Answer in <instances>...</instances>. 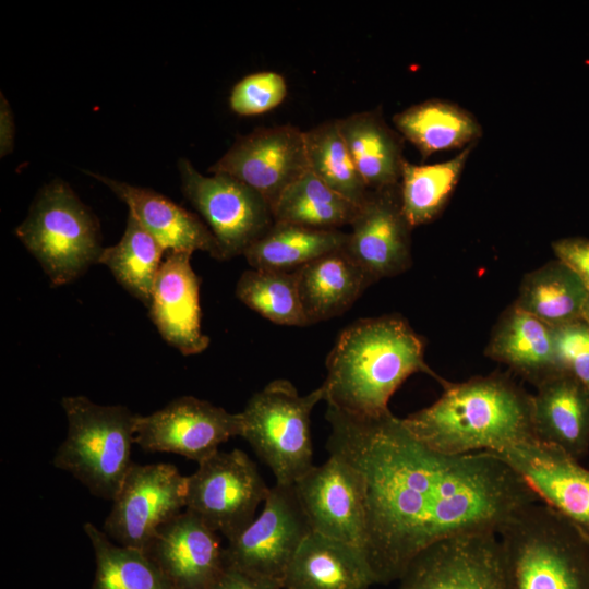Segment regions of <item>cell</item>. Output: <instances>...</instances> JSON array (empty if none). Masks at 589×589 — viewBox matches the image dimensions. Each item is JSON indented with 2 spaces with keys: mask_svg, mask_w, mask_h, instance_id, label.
I'll use <instances>...</instances> for the list:
<instances>
[{
  "mask_svg": "<svg viewBox=\"0 0 589 589\" xmlns=\"http://www.w3.org/2000/svg\"><path fill=\"white\" fill-rule=\"evenodd\" d=\"M560 371L577 378L589 390V322L584 318L554 328Z\"/></svg>",
  "mask_w": 589,
  "mask_h": 589,
  "instance_id": "cell-36",
  "label": "cell"
},
{
  "mask_svg": "<svg viewBox=\"0 0 589 589\" xmlns=\"http://www.w3.org/2000/svg\"><path fill=\"white\" fill-rule=\"evenodd\" d=\"M0 98V155L3 157L13 149L15 128L11 107L3 93Z\"/></svg>",
  "mask_w": 589,
  "mask_h": 589,
  "instance_id": "cell-38",
  "label": "cell"
},
{
  "mask_svg": "<svg viewBox=\"0 0 589 589\" xmlns=\"http://www.w3.org/2000/svg\"><path fill=\"white\" fill-rule=\"evenodd\" d=\"M208 589H259L253 582L240 573L225 567Z\"/></svg>",
  "mask_w": 589,
  "mask_h": 589,
  "instance_id": "cell-39",
  "label": "cell"
},
{
  "mask_svg": "<svg viewBox=\"0 0 589 589\" xmlns=\"http://www.w3.org/2000/svg\"><path fill=\"white\" fill-rule=\"evenodd\" d=\"M325 401L358 417H380L412 374L445 381L424 360V344L397 314L360 318L338 336L326 359Z\"/></svg>",
  "mask_w": 589,
  "mask_h": 589,
  "instance_id": "cell-3",
  "label": "cell"
},
{
  "mask_svg": "<svg viewBox=\"0 0 589 589\" xmlns=\"http://www.w3.org/2000/svg\"><path fill=\"white\" fill-rule=\"evenodd\" d=\"M286 79L275 71L250 73L239 80L231 88L229 107L232 112L248 117L268 112L286 98Z\"/></svg>",
  "mask_w": 589,
  "mask_h": 589,
  "instance_id": "cell-35",
  "label": "cell"
},
{
  "mask_svg": "<svg viewBox=\"0 0 589 589\" xmlns=\"http://www.w3.org/2000/svg\"><path fill=\"white\" fill-rule=\"evenodd\" d=\"M83 529L96 562L91 589H175L144 551L116 544L92 522Z\"/></svg>",
  "mask_w": 589,
  "mask_h": 589,
  "instance_id": "cell-32",
  "label": "cell"
},
{
  "mask_svg": "<svg viewBox=\"0 0 589 589\" xmlns=\"http://www.w3.org/2000/svg\"><path fill=\"white\" fill-rule=\"evenodd\" d=\"M192 253H165L148 306L160 336L183 356L203 352L209 338L202 332L200 281L191 265Z\"/></svg>",
  "mask_w": 589,
  "mask_h": 589,
  "instance_id": "cell-19",
  "label": "cell"
},
{
  "mask_svg": "<svg viewBox=\"0 0 589 589\" xmlns=\"http://www.w3.org/2000/svg\"><path fill=\"white\" fill-rule=\"evenodd\" d=\"M304 142L309 170L328 188L360 206L371 190L353 163L337 119L304 131Z\"/></svg>",
  "mask_w": 589,
  "mask_h": 589,
  "instance_id": "cell-33",
  "label": "cell"
},
{
  "mask_svg": "<svg viewBox=\"0 0 589 589\" xmlns=\"http://www.w3.org/2000/svg\"><path fill=\"white\" fill-rule=\"evenodd\" d=\"M187 481L173 465L132 462L104 532L119 545L143 551L156 531L185 507Z\"/></svg>",
  "mask_w": 589,
  "mask_h": 589,
  "instance_id": "cell-11",
  "label": "cell"
},
{
  "mask_svg": "<svg viewBox=\"0 0 589 589\" xmlns=\"http://www.w3.org/2000/svg\"><path fill=\"white\" fill-rule=\"evenodd\" d=\"M337 124L369 190L399 184L404 137L386 123L382 109L351 113L337 119Z\"/></svg>",
  "mask_w": 589,
  "mask_h": 589,
  "instance_id": "cell-25",
  "label": "cell"
},
{
  "mask_svg": "<svg viewBox=\"0 0 589 589\" xmlns=\"http://www.w3.org/2000/svg\"><path fill=\"white\" fill-rule=\"evenodd\" d=\"M325 399L323 385L300 396L288 380L269 382L253 394L241 413V436L269 467L276 484L293 485L313 465L310 417Z\"/></svg>",
  "mask_w": 589,
  "mask_h": 589,
  "instance_id": "cell-7",
  "label": "cell"
},
{
  "mask_svg": "<svg viewBox=\"0 0 589 589\" xmlns=\"http://www.w3.org/2000/svg\"><path fill=\"white\" fill-rule=\"evenodd\" d=\"M441 385L436 401L401 418L429 448L446 455L500 453L536 438L532 395L509 376L493 373Z\"/></svg>",
  "mask_w": 589,
  "mask_h": 589,
  "instance_id": "cell-2",
  "label": "cell"
},
{
  "mask_svg": "<svg viewBox=\"0 0 589 589\" xmlns=\"http://www.w3.org/2000/svg\"><path fill=\"white\" fill-rule=\"evenodd\" d=\"M582 318L589 322V294H588V298L584 308Z\"/></svg>",
  "mask_w": 589,
  "mask_h": 589,
  "instance_id": "cell-40",
  "label": "cell"
},
{
  "mask_svg": "<svg viewBox=\"0 0 589 589\" xmlns=\"http://www.w3.org/2000/svg\"><path fill=\"white\" fill-rule=\"evenodd\" d=\"M497 537L508 589H589V540L542 502Z\"/></svg>",
  "mask_w": 589,
  "mask_h": 589,
  "instance_id": "cell-4",
  "label": "cell"
},
{
  "mask_svg": "<svg viewBox=\"0 0 589 589\" xmlns=\"http://www.w3.org/2000/svg\"><path fill=\"white\" fill-rule=\"evenodd\" d=\"M236 296L274 324L310 325L301 304L296 271L247 269L238 279Z\"/></svg>",
  "mask_w": 589,
  "mask_h": 589,
  "instance_id": "cell-34",
  "label": "cell"
},
{
  "mask_svg": "<svg viewBox=\"0 0 589 589\" xmlns=\"http://www.w3.org/2000/svg\"><path fill=\"white\" fill-rule=\"evenodd\" d=\"M485 356L534 386L560 371L554 328L512 303L498 317Z\"/></svg>",
  "mask_w": 589,
  "mask_h": 589,
  "instance_id": "cell-23",
  "label": "cell"
},
{
  "mask_svg": "<svg viewBox=\"0 0 589 589\" xmlns=\"http://www.w3.org/2000/svg\"><path fill=\"white\" fill-rule=\"evenodd\" d=\"M68 432L52 464L70 472L89 492L113 500L131 465L140 414L120 405H98L85 396L61 400Z\"/></svg>",
  "mask_w": 589,
  "mask_h": 589,
  "instance_id": "cell-5",
  "label": "cell"
},
{
  "mask_svg": "<svg viewBox=\"0 0 589 589\" xmlns=\"http://www.w3.org/2000/svg\"><path fill=\"white\" fill-rule=\"evenodd\" d=\"M375 584L361 549L311 531L288 567L284 589H369Z\"/></svg>",
  "mask_w": 589,
  "mask_h": 589,
  "instance_id": "cell-22",
  "label": "cell"
},
{
  "mask_svg": "<svg viewBox=\"0 0 589 589\" xmlns=\"http://www.w3.org/2000/svg\"><path fill=\"white\" fill-rule=\"evenodd\" d=\"M164 253L159 242L129 213L121 239L104 248L98 263L148 309Z\"/></svg>",
  "mask_w": 589,
  "mask_h": 589,
  "instance_id": "cell-30",
  "label": "cell"
},
{
  "mask_svg": "<svg viewBox=\"0 0 589 589\" xmlns=\"http://www.w3.org/2000/svg\"><path fill=\"white\" fill-rule=\"evenodd\" d=\"M393 123L423 158L440 151L465 148L482 135V127L471 112L437 98L423 100L395 113Z\"/></svg>",
  "mask_w": 589,
  "mask_h": 589,
  "instance_id": "cell-26",
  "label": "cell"
},
{
  "mask_svg": "<svg viewBox=\"0 0 589 589\" xmlns=\"http://www.w3.org/2000/svg\"><path fill=\"white\" fill-rule=\"evenodd\" d=\"M293 485L312 531L364 552L366 500L364 482L357 468L330 454L323 465L313 466Z\"/></svg>",
  "mask_w": 589,
  "mask_h": 589,
  "instance_id": "cell-14",
  "label": "cell"
},
{
  "mask_svg": "<svg viewBox=\"0 0 589 589\" xmlns=\"http://www.w3.org/2000/svg\"><path fill=\"white\" fill-rule=\"evenodd\" d=\"M474 145L436 164L416 165L405 160L399 192L402 212L412 229L434 220L443 212Z\"/></svg>",
  "mask_w": 589,
  "mask_h": 589,
  "instance_id": "cell-29",
  "label": "cell"
},
{
  "mask_svg": "<svg viewBox=\"0 0 589 589\" xmlns=\"http://www.w3.org/2000/svg\"><path fill=\"white\" fill-rule=\"evenodd\" d=\"M532 426L538 441L579 460L589 452V390L557 371L536 386Z\"/></svg>",
  "mask_w": 589,
  "mask_h": 589,
  "instance_id": "cell-21",
  "label": "cell"
},
{
  "mask_svg": "<svg viewBox=\"0 0 589 589\" xmlns=\"http://www.w3.org/2000/svg\"><path fill=\"white\" fill-rule=\"evenodd\" d=\"M14 232L52 286L67 285L82 276L98 263L104 250L97 218L60 179L38 191Z\"/></svg>",
  "mask_w": 589,
  "mask_h": 589,
  "instance_id": "cell-6",
  "label": "cell"
},
{
  "mask_svg": "<svg viewBox=\"0 0 589 589\" xmlns=\"http://www.w3.org/2000/svg\"><path fill=\"white\" fill-rule=\"evenodd\" d=\"M344 250L373 284L411 266V230L401 207L399 184L371 190L350 224Z\"/></svg>",
  "mask_w": 589,
  "mask_h": 589,
  "instance_id": "cell-16",
  "label": "cell"
},
{
  "mask_svg": "<svg viewBox=\"0 0 589 589\" xmlns=\"http://www.w3.org/2000/svg\"><path fill=\"white\" fill-rule=\"evenodd\" d=\"M296 273L309 324L344 314L373 284L344 249L320 256Z\"/></svg>",
  "mask_w": 589,
  "mask_h": 589,
  "instance_id": "cell-24",
  "label": "cell"
},
{
  "mask_svg": "<svg viewBox=\"0 0 589 589\" xmlns=\"http://www.w3.org/2000/svg\"><path fill=\"white\" fill-rule=\"evenodd\" d=\"M241 432V413L182 396L148 416H139L135 444L146 452L173 453L200 464Z\"/></svg>",
  "mask_w": 589,
  "mask_h": 589,
  "instance_id": "cell-13",
  "label": "cell"
},
{
  "mask_svg": "<svg viewBox=\"0 0 589 589\" xmlns=\"http://www.w3.org/2000/svg\"><path fill=\"white\" fill-rule=\"evenodd\" d=\"M359 206L348 201L310 170L290 184L276 203L275 221L316 229H339L354 219Z\"/></svg>",
  "mask_w": 589,
  "mask_h": 589,
  "instance_id": "cell-31",
  "label": "cell"
},
{
  "mask_svg": "<svg viewBox=\"0 0 589 589\" xmlns=\"http://www.w3.org/2000/svg\"><path fill=\"white\" fill-rule=\"evenodd\" d=\"M552 250L560 261L568 265L589 290V239L567 237L552 243Z\"/></svg>",
  "mask_w": 589,
  "mask_h": 589,
  "instance_id": "cell-37",
  "label": "cell"
},
{
  "mask_svg": "<svg viewBox=\"0 0 589 589\" xmlns=\"http://www.w3.org/2000/svg\"><path fill=\"white\" fill-rule=\"evenodd\" d=\"M208 171L243 182L274 209L285 190L309 171L304 131L291 124L256 128L239 136Z\"/></svg>",
  "mask_w": 589,
  "mask_h": 589,
  "instance_id": "cell-12",
  "label": "cell"
},
{
  "mask_svg": "<svg viewBox=\"0 0 589 589\" xmlns=\"http://www.w3.org/2000/svg\"><path fill=\"white\" fill-rule=\"evenodd\" d=\"M326 447L361 473L366 500L364 553L376 584L399 580L428 548L461 534L498 533L540 502L502 458L446 455L417 440L390 411L358 417L327 405Z\"/></svg>",
  "mask_w": 589,
  "mask_h": 589,
  "instance_id": "cell-1",
  "label": "cell"
},
{
  "mask_svg": "<svg viewBox=\"0 0 589 589\" xmlns=\"http://www.w3.org/2000/svg\"><path fill=\"white\" fill-rule=\"evenodd\" d=\"M224 549L217 532L185 509L165 522L143 551L175 589H208L226 567Z\"/></svg>",
  "mask_w": 589,
  "mask_h": 589,
  "instance_id": "cell-18",
  "label": "cell"
},
{
  "mask_svg": "<svg viewBox=\"0 0 589 589\" xmlns=\"http://www.w3.org/2000/svg\"><path fill=\"white\" fill-rule=\"evenodd\" d=\"M181 190L215 237L224 260L245 250L274 225L267 201L255 190L225 173L204 176L189 159L178 160Z\"/></svg>",
  "mask_w": 589,
  "mask_h": 589,
  "instance_id": "cell-9",
  "label": "cell"
},
{
  "mask_svg": "<svg viewBox=\"0 0 589 589\" xmlns=\"http://www.w3.org/2000/svg\"><path fill=\"white\" fill-rule=\"evenodd\" d=\"M589 290L558 259L527 273L514 303L553 328L582 318Z\"/></svg>",
  "mask_w": 589,
  "mask_h": 589,
  "instance_id": "cell-27",
  "label": "cell"
},
{
  "mask_svg": "<svg viewBox=\"0 0 589 589\" xmlns=\"http://www.w3.org/2000/svg\"><path fill=\"white\" fill-rule=\"evenodd\" d=\"M398 581V589H508L494 532L461 534L428 548Z\"/></svg>",
  "mask_w": 589,
  "mask_h": 589,
  "instance_id": "cell-15",
  "label": "cell"
},
{
  "mask_svg": "<svg viewBox=\"0 0 589 589\" xmlns=\"http://www.w3.org/2000/svg\"><path fill=\"white\" fill-rule=\"evenodd\" d=\"M548 505L589 540V469L537 438L493 453Z\"/></svg>",
  "mask_w": 589,
  "mask_h": 589,
  "instance_id": "cell-17",
  "label": "cell"
},
{
  "mask_svg": "<svg viewBox=\"0 0 589 589\" xmlns=\"http://www.w3.org/2000/svg\"><path fill=\"white\" fill-rule=\"evenodd\" d=\"M347 240L348 232L339 229L275 221L245 250L243 256L251 268L292 272L320 256L344 249Z\"/></svg>",
  "mask_w": 589,
  "mask_h": 589,
  "instance_id": "cell-28",
  "label": "cell"
},
{
  "mask_svg": "<svg viewBox=\"0 0 589 589\" xmlns=\"http://www.w3.org/2000/svg\"><path fill=\"white\" fill-rule=\"evenodd\" d=\"M294 485L269 488L257 517L224 549L225 566L259 589H284L288 567L311 532Z\"/></svg>",
  "mask_w": 589,
  "mask_h": 589,
  "instance_id": "cell-8",
  "label": "cell"
},
{
  "mask_svg": "<svg viewBox=\"0 0 589 589\" xmlns=\"http://www.w3.org/2000/svg\"><path fill=\"white\" fill-rule=\"evenodd\" d=\"M268 491L244 452L218 450L188 477L185 509L230 541L254 520Z\"/></svg>",
  "mask_w": 589,
  "mask_h": 589,
  "instance_id": "cell-10",
  "label": "cell"
},
{
  "mask_svg": "<svg viewBox=\"0 0 589 589\" xmlns=\"http://www.w3.org/2000/svg\"><path fill=\"white\" fill-rule=\"evenodd\" d=\"M88 175L108 187L124 202L129 213L166 252L203 251L216 260H224L215 237L195 214L154 190L117 181L95 172Z\"/></svg>",
  "mask_w": 589,
  "mask_h": 589,
  "instance_id": "cell-20",
  "label": "cell"
}]
</instances>
